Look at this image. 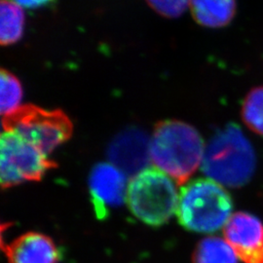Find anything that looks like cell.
<instances>
[{"label":"cell","instance_id":"1","mask_svg":"<svg viewBox=\"0 0 263 263\" xmlns=\"http://www.w3.org/2000/svg\"><path fill=\"white\" fill-rule=\"evenodd\" d=\"M205 152L200 134L177 120L158 123L151 139L152 163L183 185L202 164Z\"/></svg>","mask_w":263,"mask_h":263},{"label":"cell","instance_id":"2","mask_svg":"<svg viewBox=\"0 0 263 263\" xmlns=\"http://www.w3.org/2000/svg\"><path fill=\"white\" fill-rule=\"evenodd\" d=\"M255 155L242 130L230 124L216 134L205 147L202 170L222 186L239 187L254 174Z\"/></svg>","mask_w":263,"mask_h":263},{"label":"cell","instance_id":"3","mask_svg":"<svg viewBox=\"0 0 263 263\" xmlns=\"http://www.w3.org/2000/svg\"><path fill=\"white\" fill-rule=\"evenodd\" d=\"M177 214L188 230L212 233L232 216V200L224 187L211 179H197L180 190Z\"/></svg>","mask_w":263,"mask_h":263},{"label":"cell","instance_id":"4","mask_svg":"<svg viewBox=\"0 0 263 263\" xmlns=\"http://www.w3.org/2000/svg\"><path fill=\"white\" fill-rule=\"evenodd\" d=\"M179 196L174 181L158 168H146L133 177L127 201L133 214L143 222L158 226L177 212Z\"/></svg>","mask_w":263,"mask_h":263},{"label":"cell","instance_id":"5","mask_svg":"<svg viewBox=\"0 0 263 263\" xmlns=\"http://www.w3.org/2000/svg\"><path fill=\"white\" fill-rule=\"evenodd\" d=\"M4 131L13 132L48 155L72 134V123L61 110H46L35 105H22L5 116Z\"/></svg>","mask_w":263,"mask_h":263},{"label":"cell","instance_id":"6","mask_svg":"<svg viewBox=\"0 0 263 263\" xmlns=\"http://www.w3.org/2000/svg\"><path fill=\"white\" fill-rule=\"evenodd\" d=\"M54 162L37 147L13 132L4 131L0 141V181L3 188L39 180Z\"/></svg>","mask_w":263,"mask_h":263},{"label":"cell","instance_id":"7","mask_svg":"<svg viewBox=\"0 0 263 263\" xmlns=\"http://www.w3.org/2000/svg\"><path fill=\"white\" fill-rule=\"evenodd\" d=\"M224 240L244 263H263V223L256 216L236 213L224 226Z\"/></svg>","mask_w":263,"mask_h":263},{"label":"cell","instance_id":"8","mask_svg":"<svg viewBox=\"0 0 263 263\" xmlns=\"http://www.w3.org/2000/svg\"><path fill=\"white\" fill-rule=\"evenodd\" d=\"M96 215L103 219L107 207L122 205L126 197V176L112 164L102 163L95 167L89 179Z\"/></svg>","mask_w":263,"mask_h":263},{"label":"cell","instance_id":"9","mask_svg":"<svg viewBox=\"0 0 263 263\" xmlns=\"http://www.w3.org/2000/svg\"><path fill=\"white\" fill-rule=\"evenodd\" d=\"M108 156L124 174L136 176L149 164L151 140L139 129H128L113 140Z\"/></svg>","mask_w":263,"mask_h":263},{"label":"cell","instance_id":"10","mask_svg":"<svg viewBox=\"0 0 263 263\" xmlns=\"http://www.w3.org/2000/svg\"><path fill=\"white\" fill-rule=\"evenodd\" d=\"M9 263H57L59 254L47 236L28 232L4 248Z\"/></svg>","mask_w":263,"mask_h":263},{"label":"cell","instance_id":"11","mask_svg":"<svg viewBox=\"0 0 263 263\" xmlns=\"http://www.w3.org/2000/svg\"><path fill=\"white\" fill-rule=\"evenodd\" d=\"M190 8L195 21L207 28H221L234 18L236 0H191Z\"/></svg>","mask_w":263,"mask_h":263},{"label":"cell","instance_id":"12","mask_svg":"<svg viewBox=\"0 0 263 263\" xmlns=\"http://www.w3.org/2000/svg\"><path fill=\"white\" fill-rule=\"evenodd\" d=\"M25 27L23 8L11 0H2L0 6V42L4 46L19 41Z\"/></svg>","mask_w":263,"mask_h":263},{"label":"cell","instance_id":"13","mask_svg":"<svg viewBox=\"0 0 263 263\" xmlns=\"http://www.w3.org/2000/svg\"><path fill=\"white\" fill-rule=\"evenodd\" d=\"M194 263H238V257L226 240L218 237L203 239L195 250Z\"/></svg>","mask_w":263,"mask_h":263},{"label":"cell","instance_id":"14","mask_svg":"<svg viewBox=\"0 0 263 263\" xmlns=\"http://www.w3.org/2000/svg\"><path fill=\"white\" fill-rule=\"evenodd\" d=\"M1 97H0V110L2 115L8 116L17 111L23 99V89L19 79L10 71L1 70Z\"/></svg>","mask_w":263,"mask_h":263},{"label":"cell","instance_id":"15","mask_svg":"<svg viewBox=\"0 0 263 263\" xmlns=\"http://www.w3.org/2000/svg\"><path fill=\"white\" fill-rule=\"evenodd\" d=\"M242 117L252 131L263 136V87L254 88L246 97Z\"/></svg>","mask_w":263,"mask_h":263},{"label":"cell","instance_id":"16","mask_svg":"<svg viewBox=\"0 0 263 263\" xmlns=\"http://www.w3.org/2000/svg\"><path fill=\"white\" fill-rule=\"evenodd\" d=\"M151 8L166 18L179 17L191 0H146Z\"/></svg>","mask_w":263,"mask_h":263},{"label":"cell","instance_id":"17","mask_svg":"<svg viewBox=\"0 0 263 263\" xmlns=\"http://www.w3.org/2000/svg\"><path fill=\"white\" fill-rule=\"evenodd\" d=\"M11 1L18 4L22 8L37 9L43 6H46L53 0H11Z\"/></svg>","mask_w":263,"mask_h":263}]
</instances>
